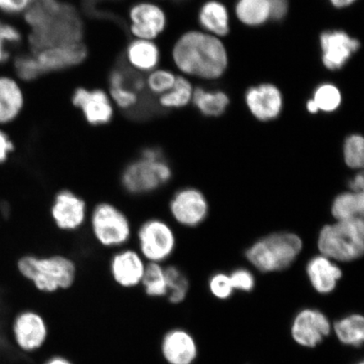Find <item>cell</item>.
Instances as JSON below:
<instances>
[{
  "label": "cell",
  "mask_w": 364,
  "mask_h": 364,
  "mask_svg": "<svg viewBox=\"0 0 364 364\" xmlns=\"http://www.w3.org/2000/svg\"><path fill=\"white\" fill-rule=\"evenodd\" d=\"M16 271L35 290L44 294L70 289L78 272L75 262L61 254L25 255L18 259Z\"/></svg>",
  "instance_id": "3957f363"
},
{
  "label": "cell",
  "mask_w": 364,
  "mask_h": 364,
  "mask_svg": "<svg viewBox=\"0 0 364 364\" xmlns=\"http://www.w3.org/2000/svg\"><path fill=\"white\" fill-rule=\"evenodd\" d=\"M161 58L156 41L133 38L125 48V66L141 75H146L161 66Z\"/></svg>",
  "instance_id": "ffe728a7"
},
{
  "label": "cell",
  "mask_w": 364,
  "mask_h": 364,
  "mask_svg": "<svg viewBox=\"0 0 364 364\" xmlns=\"http://www.w3.org/2000/svg\"><path fill=\"white\" fill-rule=\"evenodd\" d=\"M270 16L273 20L280 21L287 15L289 9L288 0H268Z\"/></svg>",
  "instance_id": "ab89813d"
},
{
  "label": "cell",
  "mask_w": 364,
  "mask_h": 364,
  "mask_svg": "<svg viewBox=\"0 0 364 364\" xmlns=\"http://www.w3.org/2000/svg\"><path fill=\"white\" fill-rule=\"evenodd\" d=\"M306 272L313 288L321 294L334 291L343 277V271L335 262L321 254L309 261Z\"/></svg>",
  "instance_id": "603a6c76"
},
{
  "label": "cell",
  "mask_w": 364,
  "mask_h": 364,
  "mask_svg": "<svg viewBox=\"0 0 364 364\" xmlns=\"http://www.w3.org/2000/svg\"><path fill=\"white\" fill-rule=\"evenodd\" d=\"M323 65L330 70H338L356 53L360 43L343 31H327L321 36Z\"/></svg>",
  "instance_id": "d6986e66"
},
{
  "label": "cell",
  "mask_w": 364,
  "mask_h": 364,
  "mask_svg": "<svg viewBox=\"0 0 364 364\" xmlns=\"http://www.w3.org/2000/svg\"><path fill=\"white\" fill-rule=\"evenodd\" d=\"M144 78L125 68H114L108 77V94L116 108L134 112L142 103Z\"/></svg>",
  "instance_id": "8fae6325"
},
{
  "label": "cell",
  "mask_w": 364,
  "mask_h": 364,
  "mask_svg": "<svg viewBox=\"0 0 364 364\" xmlns=\"http://www.w3.org/2000/svg\"><path fill=\"white\" fill-rule=\"evenodd\" d=\"M312 100L315 102L318 112L326 113L336 112L343 102L340 90L329 83L318 85L314 92Z\"/></svg>",
  "instance_id": "e575fe53"
},
{
  "label": "cell",
  "mask_w": 364,
  "mask_h": 364,
  "mask_svg": "<svg viewBox=\"0 0 364 364\" xmlns=\"http://www.w3.org/2000/svg\"><path fill=\"white\" fill-rule=\"evenodd\" d=\"M23 19L28 27L30 52L54 46L81 43L84 25L75 7L58 0H38Z\"/></svg>",
  "instance_id": "6da1fadb"
},
{
  "label": "cell",
  "mask_w": 364,
  "mask_h": 364,
  "mask_svg": "<svg viewBox=\"0 0 364 364\" xmlns=\"http://www.w3.org/2000/svg\"><path fill=\"white\" fill-rule=\"evenodd\" d=\"M13 75L21 83L38 80L43 75L41 70L38 59L33 53H21L14 55L11 59Z\"/></svg>",
  "instance_id": "d6a6232c"
},
{
  "label": "cell",
  "mask_w": 364,
  "mask_h": 364,
  "mask_svg": "<svg viewBox=\"0 0 364 364\" xmlns=\"http://www.w3.org/2000/svg\"><path fill=\"white\" fill-rule=\"evenodd\" d=\"M193 91V85L186 77L177 76L174 86L157 97V103L163 110L184 108L192 102Z\"/></svg>",
  "instance_id": "4316f807"
},
{
  "label": "cell",
  "mask_w": 364,
  "mask_h": 364,
  "mask_svg": "<svg viewBox=\"0 0 364 364\" xmlns=\"http://www.w3.org/2000/svg\"><path fill=\"white\" fill-rule=\"evenodd\" d=\"M357 0H330L332 6L336 8H345L351 6Z\"/></svg>",
  "instance_id": "ee69618b"
},
{
  "label": "cell",
  "mask_w": 364,
  "mask_h": 364,
  "mask_svg": "<svg viewBox=\"0 0 364 364\" xmlns=\"http://www.w3.org/2000/svg\"><path fill=\"white\" fill-rule=\"evenodd\" d=\"M318 249L323 256L340 262H351L364 252L363 218L336 221L322 228L318 236Z\"/></svg>",
  "instance_id": "8992f818"
},
{
  "label": "cell",
  "mask_w": 364,
  "mask_h": 364,
  "mask_svg": "<svg viewBox=\"0 0 364 364\" xmlns=\"http://www.w3.org/2000/svg\"><path fill=\"white\" fill-rule=\"evenodd\" d=\"M176 79L174 72L159 66L144 77L145 90L157 98L169 91Z\"/></svg>",
  "instance_id": "836d02e7"
},
{
  "label": "cell",
  "mask_w": 364,
  "mask_h": 364,
  "mask_svg": "<svg viewBox=\"0 0 364 364\" xmlns=\"http://www.w3.org/2000/svg\"><path fill=\"white\" fill-rule=\"evenodd\" d=\"M161 353L167 364H193L198 357V346L188 331L172 329L162 338Z\"/></svg>",
  "instance_id": "44dd1931"
},
{
  "label": "cell",
  "mask_w": 364,
  "mask_h": 364,
  "mask_svg": "<svg viewBox=\"0 0 364 364\" xmlns=\"http://www.w3.org/2000/svg\"><path fill=\"white\" fill-rule=\"evenodd\" d=\"M234 289L250 292L255 287V279L252 272L245 268H238L230 276Z\"/></svg>",
  "instance_id": "f35d334b"
},
{
  "label": "cell",
  "mask_w": 364,
  "mask_h": 364,
  "mask_svg": "<svg viewBox=\"0 0 364 364\" xmlns=\"http://www.w3.org/2000/svg\"><path fill=\"white\" fill-rule=\"evenodd\" d=\"M172 168L161 149L148 147L122 171L121 184L125 192L144 196L157 192L171 181Z\"/></svg>",
  "instance_id": "277c9868"
},
{
  "label": "cell",
  "mask_w": 364,
  "mask_h": 364,
  "mask_svg": "<svg viewBox=\"0 0 364 364\" xmlns=\"http://www.w3.org/2000/svg\"><path fill=\"white\" fill-rule=\"evenodd\" d=\"M198 21L204 30L215 36L230 33V17L227 8L220 2L208 1L200 9Z\"/></svg>",
  "instance_id": "cb8c5ba5"
},
{
  "label": "cell",
  "mask_w": 364,
  "mask_h": 364,
  "mask_svg": "<svg viewBox=\"0 0 364 364\" xmlns=\"http://www.w3.org/2000/svg\"><path fill=\"white\" fill-rule=\"evenodd\" d=\"M363 173H358L356 176L353 177V179L350 180L348 182V186L350 191H353V192H363Z\"/></svg>",
  "instance_id": "b9f144b4"
},
{
  "label": "cell",
  "mask_w": 364,
  "mask_h": 364,
  "mask_svg": "<svg viewBox=\"0 0 364 364\" xmlns=\"http://www.w3.org/2000/svg\"><path fill=\"white\" fill-rule=\"evenodd\" d=\"M331 215L336 221L363 218L364 211L363 192H345L335 198L331 208Z\"/></svg>",
  "instance_id": "484cf974"
},
{
  "label": "cell",
  "mask_w": 364,
  "mask_h": 364,
  "mask_svg": "<svg viewBox=\"0 0 364 364\" xmlns=\"http://www.w3.org/2000/svg\"><path fill=\"white\" fill-rule=\"evenodd\" d=\"M71 102L92 127L107 125L115 117V105L107 91L101 88H76L72 94Z\"/></svg>",
  "instance_id": "7c38bea8"
},
{
  "label": "cell",
  "mask_w": 364,
  "mask_h": 364,
  "mask_svg": "<svg viewBox=\"0 0 364 364\" xmlns=\"http://www.w3.org/2000/svg\"><path fill=\"white\" fill-rule=\"evenodd\" d=\"M306 109L307 111L309 113L313 114V115H315V114H317L318 112L317 106L312 99L309 100V101L307 102Z\"/></svg>",
  "instance_id": "f6af8a7d"
},
{
  "label": "cell",
  "mask_w": 364,
  "mask_h": 364,
  "mask_svg": "<svg viewBox=\"0 0 364 364\" xmlns=\"http://www.w3.org/2000/svg\"><path fill=\"white\" fill-rule=\"evenodd\" d=\"M88 224L95 242L107 249L127 247L134 235L129 216L116 204L99 203L89 213Z\"/></svg>",
  "instance_id": "52a82bcc"
},
{
  "label": "cell",
  "mask_w": 364,
  "mask_h": 364,
  "mask_svg": "<svg viewBox=\"0 0 364 364\" xmlns=\"http://www.w3.org/2000/svg\"><path fill=\"white\" fill-rule=\"evenodd\" d=\"M14 144L10 136L0 129V164L6 162L9 156L14 151Z\"/></svg>",
  "instance_id": "60d3db41"
},
{
  "label": "cell",
  "mask_w": 364,
  "mask_h": 364,
  "mask_svg": "<svg viewBox=\"0 0 364 364\" xmlns=\"http://www.w3.org/2000/svg\"><path fill=\"white\" fill-rule=\"evenodd\" d=\"M343 159L346 165L351 169H362L364 162V139L361 134H353L346 138Z\"/></svg>",
  "instance_id": "d590c367"
},
{
  "label": "cell",
  "mask_w": 364,
  "mask_h": 364,
  "mask_svg": "<svg viewBox=\"0 0 364 364\" xmlns=\"http://www.w3.org/2000/svg\"><path fill=\"white\" fill-rule=\"evenodd\" d=\"M141 286L149 298L166 297L167 284L165 267L159 263H147Z\"/></svg>",
  "instance_id": "4dcf8cb0"
},
{
  "label": "cell",
  "mask_w": 364,
  "mask_h": 364,
  "mask_svg": "<svg viewBox=\"0 0 364 364\" xmlns=\"http://www.w3.org/2000/svg\"><path fill=\"white\" fill-rule=\"evenodd\" d=\"M209 289L215 297L220 299H229L234 292L230 275L223 272L216 273L211 277Z\"/></svg>",
  "instance_id": "8d00e7d4"
},
{
  "label": "cell",
  "mask_w": 364,
  "mask_h": 364,
  "mask_svg": "<svg viewBox=\"0 0 364 364\" xmlns=\"http://www.w3.org/2000/svg\"><path fill=\"white\" fill-rule=\"evenodd\" d=\"M245 98L250 112L258 121H274L283 112V95L277 86L272 84L250 87Z\"/></svg>",
  "instance_id": "ac0fdd59"
},
{
  "label": "cell",
  "mask_w": 364,
  "mask_h": 364,
  "mask_svg": "<svg viewBox=\"0 0 364 364\" xmlns=\"http://www.w3.org/2000/svg\"><path fill=\"white\" fill-rule=\"evenodd\" d=\"M24 41V34L20 27L0 16V67L11 63L13 50L19 47Z\"/></svg>",
  "instance_id": "f546056e"
},
{
  "label": "cell",
  "mask_w": 364,
  "mask_h": 364,
  "mask_svg": "<svg viewBox=\"0 0 364 364\" xmlns=\"http://www.w3.org/2000/svg\"><path fill=\"white\" fill-rule=\"evenodd\" d=\"M138 252L147 263L162 264L174 254L176 235L172 226L161 218H149L136 231Z\"/></svg>",
  "instance_id": "ba28073f"
},
{
  "label": "cell",
  "mask_w": 364,
  "mask_h": 364,
  "mask_svg": "<svg viewBox=\"0 0 364 364\" xmlns=\"http://www.w3.org/2000/svg\"><path fill=\"white\" fill-rule=\"evenodd\" d=\"M33 53L45 75L80 65L87 58L88 50L81 42L54 46Z\"/></svg>",
  "instance_id": "e0dca14e"
},
{
  "label": "cell",
  "mask_w": 364,
  "mask_h": 364,
  "mask_svg": "<svg viewBox=\"0 0 364 364\" xmlns=\"http://www.w3.org/2000/svg\"><path fill=\"white\" fill-rule=\"evenodd\" d=\"M165 273L168 301L173 304L183 302L189 292L190 284L188 277L178 267L174 265L165 267Z\"/></svg>",
  "instance_id": "1f68e13d"
},
{
  "label": "cell",
  "mask_w": 364,
  "mask_h": 364,
  "mask_svg": "<svg viewBox=\"0 0 364 364\" xmlns=\"http://www.w3.org/2000/svg\"><path fill=\"white\" fill-rule=\"evenodd\" d=\"M127 22L132 38L156 41L167 29L168 16L159 2L138 0L127 10Z\"/></svg>",
  "instance_id": "9c48e42d"
},
{
  "label": "cell",
  "mask_w": 364,
  "mask_h": 364,
  "mask_svg": "<svg viewBox=\"0 0 364 364\" xmlns=\"http://www.w3.org/2000/svg\"><path fill=\"white\" fill-rule=\"evenodd\" d=\"M209 212L208 200L201 191L195 188H183L172 195L169 213L176 224L186 228H195L206 220Z\"/></svg>",
  "instance_id": "5bb4252c"
},
{
  "label": "cell",
  "mask_w": 364,
  "mask_h": 364,
  "mask_svg": "<svg viewBox=\"0 0 364 364\" xmlns=\"http://www.w3.org/2000/svg\"><path fill=\"white\" fill-rule=\"evenodd\" d=\"M14 344L23 353L34 354L47 343L49 329L47 321L34 309L18 312L11 323Z\"/></svg>",
  "instance_id": "30bf717a"
},
{
  "label": "cell",
  "mask_w": 364,
  "mask_h": 364,
  "mask_svg": "<svg viewBox=\"0 0 364 364\" xmlns=\"http://www.w3.org/2000/svg\"><path fill=\"white\" fill-rule=\"evenodd\" d=\"M303 249V240L290 232H277L258 240L245 250V257L262 272L287 269Z\"/></svg>",
  "instance_id": "5b68a950"
},
{
  "label": "cell",
  "mask_w": 364,
  "mask_h": 364,
  "mask_svg": "<svg viewBox=\"0 0 364 364\" xmlns=\"http://www.w3.org/2000/svg\"><path fill=\"white\" fill-rule=\"evenodd\" d=\"M146 266V261L138 250L124 247L114 252L109 269L117 285L122 289H131L140 286Z\"/></svg>",
  "instance_id": "9a60e30c"
},
{
  "label": "cell",
  "mask_w": 364,
  "mask_h": 364,
  "mask_svg": "<svg viewBox=\"0 0 364 364\" xmlns=\"http://www.w3.org/2000/svg\"><path fill=\"white\" fill-rule=\"evenodd\" d=\"M26 95L15 76L0 73V125L12 124L24 110Z\"/></svg>",
  "instance_id": "7402d4cb"
},
{
  "label": "cell",
  "mask_w": 364,
  "mask_h": 364,
  "mask_svg": "<svg viewBox=\"0 0 364 364\" xmlns=\"http://www.w3.org/2000/svg\"><path fill=\"white\" fill-rule=\"evenodd\" d=\"M179 1H182V0H179Z\"/></svg>",
  "instance_id": "c3c4849f"
},
{
  "label": "cell",
  "mask_w": 364,
  "mask_h": 364,
  "mask_svg": "<svg viewBox=\"0 0 364 364\" xmlns=\"http://www.w3.org/2000/svg\"><path fill=\"white\" fill-rule=\"evenodd\" d=\"M153 1H157V2H159V1H161V0H153Z\"/></svg>",
  "instance_id": "bcb514c9"
},
{
  "label": "cell",
  "mask_w": 364,
  "mask_h": 364,
  "mask_svg": "<svg viewBox=\"0 0 364 364\" xmlns=\"http://www.w3.org/2000/svg\"><path fill=\"white\" fill-rule=\"evenodd\" d=\"M192 102L203 115L217 117L225 112L230 105V98L223 91L197 88L194 89Z\"/></svg>",
  "instance_id": "d4e9b609"
},
{
  "label": "cell",
  "mask_w": 364,
  "mask_h": 364,
  "mask_svg": "<svg viewBox=\"0 0 364 364\" xmlns=\"http://www.w3.org/2000/svg\"><path fill=\"white\" fill-rule=\"evenodd\" d=\"M329 318L318 309H304L294 318L291 333L294 340L304 348H316L331 331Z\"/></svg>",
  "instance_id": "2e32d148"
},
{
  "label": "cell",
  "mask_w": 364,
  "mask_h": 364,
  "mask_svg": "<svg viewBox=\"0 0 364 364\" xmlns=\"http://www.w3.org/2000/svg\"><path fill=\"white\" fill-rule=\"evenodd\" d=\"M89 213L85 200L68 189L59 191L50 208L54 225L68 233L81 230L88 221Z\"/></svg>",
  "instance_id": "4fadbf2b"
},
{
  "label": "cell",
  "mask_w": 364,
  "mask_h": 364,
  "mask_svg": "<svg viewBox=\"0 0 364 364\" xmlns=\"http://www.w3.org/2000/svg\"><path fill=\"white\" fill-rule=\"evenodd\" d=\"M333 330L341 343L359 348L363 343L364 318L358 314H353L336 321Z\"/></svg>",
  "instance_id": "83f0119b"
},
{
  "label": "cell",
  "mask_w": 364,
  "mask_h": 364,
  "mask_svg": "<svg viewBox=\"0 0 364 364\" xmlns=\"http://www.w3.org/2000/svg\"><path fill=\"white\" fill-rule=\"evenodd\" d=\"M235 13L240 21L249 26H261L271 17L268 0H238Z\"/></svg>",
  "instance_id": "f1b7e54d"
},
{
  "label": "cell",
  "mask_w": 364,
  "mask_h": 364,
  "mask_svg": "<svg viewBox=\"0 0 364 364\" xmlns=\"http://www.w3.org/2000/svg\"><path fill=\"white\" fill-rule=\"evenodd\" d=\"M38 0H0V15L15 17L24 15Z\"/></svg>",
  "instance_id": "74e56055"
},
{
  "label": "cell",
  "mask_w": 364,
  "mask_h": 364,
  "mask_svg": "<svg viewBox=\"0 0 364 364\" xmlns=\"http://www.w3.org/2000/svg\"><path fill=\"white\" fill-rule=\"evenodd\" d=\"M357 364H364L363 361L358 363Z\"/></svg>",
  "instance_id": "7dc6e473"
},
{
  "label": "cell",
  "mask_w": 364,
  "mask_h": 364,
  "mask_svg": "<svg viewBox=\"0 0 364 364\" xmlns=\"http://www.w3.org/2000/svg\"><path fill=\"white\" fill-rule=\"evenodd\" d=\"M43 364H74L73 363L70 359L63 357V356H53L51 357L47 360H46Z\"/></svg>",
  "instance_id": "7bdbcfd3"
},
{
  "label": "cell",
  "mask_w": 364,
  "mask_h": 364,
  "mask_svg": "<svg viewBox=\"0 0 364 364\" xmlns=\"http://www.w3.org/2000/svg\"><path fill=\"white\" fill-rule=\"evenodd\" d=\"M171 57L181 74L200 79H218L228 67L225 45L217 36L200 31L181 34L172 46Z\"/></svg>",
  "instance_id": "7a4b0ae2"
}]
</instances>
